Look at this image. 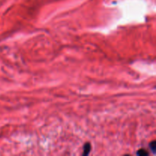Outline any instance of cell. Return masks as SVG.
Returning a JSON list of instances; mask_svg holds the SVG:
<instances>
[{
	"label": "cell",
	"mask_w": 156,
	"mask_h": 156,
	"mask_svg": "<svg viewBox=\"0 0 156 156\" xmlns=\"http://www.w3.org/2000/svg\"><path fill=\"white\" fill-rule=\"evenodd\" d=\"M90 151H91V144L90 143H86L84 146V155H87L90 153Z\"/></svg>",
	"instance_id": "6da1fadb"
},
{
	"label": "cell",
	"mask_w": 156,
	"mask_h": 156,
	"mask_svg": "<svg viewBox=\"0 0 156 156\" xmlns=\"http://www.w3.org/2000/svg\"><path fill=\"white\" fill-rule=\"evenodd\" d=\"M137 155H149V152H146L145 149H140V150L137 152Z\"/></svg>",
	"instance_id": "7a4b0ae2"
},
{
	"label": "cell",
	"mask_w": 156,
	"mask_h": 156,
	"mask_svg": "<svg viewBox=\"0 0 156 156\" xmlns=\"http://www.w3.org/2000/svg\"><path fill=\"white\" fill-rule=\"evenodd\" d=\"M149 146L151 147V149H152V151L154 152V153H155V150H156V142L155 141H152V143L149 144Z\"/></svg>",
	"instance_id": "3957f363"
}]
</instances>
